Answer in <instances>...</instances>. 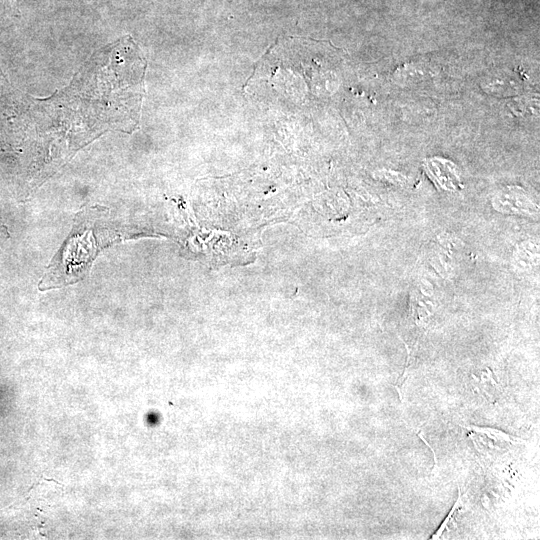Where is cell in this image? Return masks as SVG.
<instances>
[{
	"mask_svg": "<svg viewBox=\"0 0 540 540\" xmlns=\"http://www.w3.org/2000/svg\"><path fill=\"white\" fill-rule=\"evenodd\" d=\"M461 505V492L460 489H458V498L453 505L452 509L450 510L448 516L443 521L442 525L439 527L437 532L431 537V539H439L441 535L444 533V531L447 529L448 524L452 521V517L457 509H459Z\"/></svg>",
	"mask_w": 540,
	"mask_h": 540,
	"instance_id": "6da1fadb",
	"label": "cell"
}]
</instances>
